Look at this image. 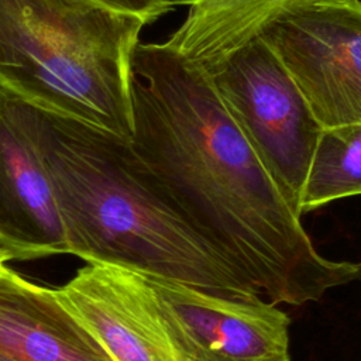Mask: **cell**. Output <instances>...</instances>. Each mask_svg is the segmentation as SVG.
<instances>
[{
    "instance_id": "cell-1",
    "label": "cell",
    "mask_w": 361,
    "mask_h": 361,
    "mask_svg": "<svg viewBox=\"0 0 361 361\" xmlns=\"http://www.w3.org/2000/svg\"><path fill=\"white\" fill-rule=\"evenodd\" d=\"M131 69V147L262 298L299 306L361 279L314 248L206 71L164 42H138Z\"/></svg>"
},
{
    "instance_id": "cell-2",
    "label": "cell",
    "mask_w": 361,
    "mask_h": 361,
    "mask_svg": "<svg viewBox=\"0 0 361 361\" xmlns=\"http://www.w3.org/2000/svg\"><path fill=\"white\" fill-rule=\"evenodd\" d=\"M0 103L44 162L68 254L219 296L262 298L196 228L128 140L24 103Z\"/></svg>"
},
{
    "instance_id": "cell-3",
    "label": "cell",
    "mask_w": 361,
    "mask_h": 361,
    "mask_svg": "<svg viewBox=\"0 0 361 361\" xmlns=\"http://www.w3.org/2000/svg\"><path fill=\"white\" fill-rule=\"evenodd\" d=\"M147 24L93 0H0V97L130 141L131 62Z\"/></svg>"
},
{
    "instance_id": "cell-4",
    "label": "cell",
    "mask_w": 361,
    "mask_h": 361,
    "mask_svg": "<svg viewBox=\"0 0 361 361\" xmlns=\"http://www.w3.org/2000/svg\"><path fill=\"white\" fill-rule=\"evenodd\" d=\"M209 75L248 144L299 213L302 189L323 127L289 72L257 37Z\"/></svg>"
},
{
    "instance_id": "cell-5",
    "label": "cell",
    "mask_w": 361,
    "mask_h": 361,
    "mask_svg": "<svg viewBox=\"0 0 361 361\" xmlns=\"http://www.w3.org/2000/svg\"><path fill=\"white\" fill-rule=\"evenodd\" d=\"M258 37L323 128L361 123V0H306Z\"/></svg>"
},
{
    "instance_id": "cell-6",
    "label": "cell",
    "mask_w": 361,
    "mask_h": 361,
    "mask_svg": "<svg viewBox=\"0 0 361 361\" xmlns=\"http://www.w3.org/2000/svg\"><path fill=\"white\" fill-rule=\"evenodd\" d=\"M148 281L180 361H290L289 317L276 303Z\"/></svg>"
},
{
    "instance_id": "cell-7",
    "label": "cell",
    "mask_w": 361,
    "mask_h": 361,
    "mask_svg": "<svg viewBox=\"0 0 361 361\" xmlns=\"http://www.w3.org/2000/svg\"><path fill=\"white\" fill-rule=\"evenodd\" d=\"M55 290L113 361H180L144 275L87 262Z\"/></svg>"
},
{
    "instance_id": "cell-8",
    "label": "cell",
    "mask_w": 361,
    "mask_h": 361,
    "mask_svg": "<svg viewBox=\"0 0 361 361\" xmlns=\"http://www.w3.org/2000/svg\"><path fill=\"white\" fill-rule=\"evenodd\" d=\"M0 248L13 259L68 254L44 162L0 103Z\"/></svg>"
},
{
    "instance_id": "cell-9",
    "label": "cell",
    "mask_w": 361,
    "mask_h": 361,
    "mask_svg": "<svg viewBox=\"0 0 361 361\" xmlns=\"http://www.w3.org/2000/svg\"><path fill=\"white\" fill-rule=\"evenodd\" d=\"M0 354L16 361H113L55 289L8 267L0 274Z\"/></svg>"
},
{
    "instance_id": "cell-10",
    "label": "cell",
    "mask_w": 361,
    "mask_h": 361,
    "mask_svg": "<svg viewBox=\"0 0 361 361\" xmlns=\"http://www.w3.org/2000/svg\"><path fill=\"white\" fill-rule=\"evenodd\" d=\"M306 0H197L164 42L207 73L257 38L278 16Z\"/></svg>"
},
{
    "instance_id": "cell-11",
    "label": "cell",
    "mask_w": 361,
    "mask_h": 361,
    "mask_svg": "<svg viewBox=\"0 0 361 361\" xmlns=\"http://www.w3.org/2000/svg\"><path fill=\"white\" fill-rule=\"evenodd\" d=\"M361 195V123L323 128L299 200V213Z\"/></svg>"
},
{
    "instance_id": "cell-12",
    "label": "cell",
    "mask_w": 361,
    "mask_h": 361,
    "mask_svg": "<svg viewBox=\"0 0 361 361\" xmlns=\"http://www.w3.org/2000/svg\"><path fill=\"white\" fill-rule=\"evenodd\" d=\"M117 11L135 14L148 24L169 13L175 6L171 0H93Z\"/></svg>"
},
{
    "instance_id": "cell-13",
    "label": "cell",
    "mask_w": 361,
    "mask_h": 361,
    "mask_svg": "<svg viewBox=\"0 0 361 361\" xmlns=\"http://www.w3.org/2000/svg\"><path fill=\"white\" fill-rule=\"evenodd\" d=\"M10 259H13L11 254H10L8 251H6V250L0 248V274L6 269V262H7V261H10Z\"/></svg>"
},
{
    "instance_id": "cell-14",
    "label": "cell",
    "mask_w": 361,
    "mask_h": 361,
    "mask_svg": "<svg viewBox=\"0 0 361 361\" xmlns=\"http://www.w3.org/2000/svg\"><path fill=\"white\" fill-rule=\"evenodd\" d=\"M173 3V6H192L193 3H196L197 0H171Z\"/></svg>"
},
{
    "instance_id": "cell-15",
    "label": "cell",
    "mask_w": 361,
    "mask_h": 361,
    "mask_svg": "<svg viewBox=\"0 0 361 361\" xmlns=\"http://www.w3.org/2000/svg\"><path fill=\"white\" fill-rule=\"evenodd\" d=\"M0 361H16V360H13V358H10V357H7L4 354H0Z\"/></svg>"
}]
</instances>
